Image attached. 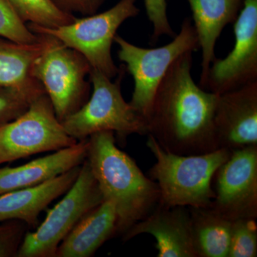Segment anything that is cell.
Listing matches in <instances>:
<instances>
[{"mask_svg": "<svg viewBox=\"0 0 257 257\" xmlns=\"http://www.w3.org/2000/svg\"><path fill=\"white\" fill-rule=\"evenodd\" d=\"M193 53L186 52L170 66L147 119L148 135L166 151L179 155H202L220 149L214 121L219 94L194 82Z\"/></svg>", "mask_w": 257, "mask_h": 257, "instance_id": "1", "label": "cell"}, {"mask_svg": "<svg viewBox=\"0 0 257 257\" xmlns=\"http://www.w3.org/2000/svg\"><path fill=\"white\" fill-rule=\"evenodd\" d=\"M87 160L104 200L114 204L116 233L124 234L160 203V189L136 162L116 145L114 133L102 131L87 138Z\"/></svg>", "mask_w": 257, "mask_h": 257, "instance_id": "2", "label": "cell"}, {"mask_svg": "<svg viewBox=\"0 0 257 257\" xmlns=\"http://www.w3.org/2000/svg\"><path fill=\"white\" fill-rule=\"evenodd\" d=\"M147 146L156 162L149 177L160 189V205L167 207H211L215 194L213 179L231 152L221 148L209 153L179 155L166 151L148 135Z\"/></svg>", "mask_w": 257, "mask_h": 257, "instance_id": "3", "label": "cell"}, {"mask_svg": "<svg viewBox=\"0 0 257 257\" xmlns=\"http://www.w3.org/2000/svg\"><path fill=\"white\" fill-rule=\"evenodd\" d=\"M125 72L122 64L116 81L111 82L104 74L91 69L89 77L93 87L92 96L78 110L62 121L69 136L78 142L99 132L111 131L123 141L133 134L148 135L146 119L121 94Z\"/></svg>", "mask_w": 257, "mask_h": 257, "instance_id": "4", "label": "cell"}, {"mask_svg": "<svg viewBox=\"0 0 257 257\" xmlns=\"http://www.w3.org/2000/svg\"><path fill=\"white\" fill-rule=\"evenodd\" d=\"M137 1L120 0L105 12L75 18L72 23L57 28H44L30 24L28 26L36 35L55 37L77 51L87 60L91 68L113 79L118 75L119 68L113 60L111 46L119 27L140 13Z\"/></svg>", "mask_w": 257, "mask_h": 257, "instance_id": "5", "label": "cell"}, {"mask_svg": "<svg viewBox=\"0 0 257 257\" xmlns=\"http://www.w3.org/2000/svg\"><path fill=\"white\" fill-rule=\"evenodd\" d=\"M114 42L119 49L118 57L133 76L135 88L130 104L147 119L157 89L170 66L181 55L199 49L197 33L192 20L185 18L180 32L165 46L147 49L136 46L116 35Z\"/></svg>", "mask_w": 257, "mask_h": 257, "instance_id": "6", "label": "cell"}, {"mask_svg": "<svg viewBox=\"0 0 257 257\" xmlns=\"http://www.w3.org/2000/svg\"><path fill=\"white\" fill-rule=\"evenodd\" d=\"M47 37L44 50L32 66V74L45 89L61 122L85 104L91 67L77 51L55 37Z\"/></svg>", "mask_w": 257, "mask_h": 257, "instance_id": "7", "label": "cell"}, {"mask_svg": "<svg viewBox=\"0 0 257 257\" xmlns=\"http://www.w3.org/2000/svg\"><path fill=\"white\" fill-rule=\"evenodd\" d=\"M65 194L58 204L47 211L46 218L36 231L25 234L17 256H56L58 246L72 228L104 201L87 160Z\"/></svg>", "mask_w": 257, "mask_h": 257, "instance_id": "8", "label": "cell"}, {"mask_svg": "<svg viewBox=\"0 0 257 257\" xmlns=\"http://www.w3.org/2000/svg\"><path fill=\"white\" fill-rule=\"evenodd\" d=\"M77 143L65 131L44 93L25 114L0 126V165L42 152L58 151Z\"/></svg>", "mask_w": 257, "mask_h": 257, "instance_id": "9", "label": "cell"}, {"mask_svg": "<svg viewBox=\"0 0 257 257\" xmlns=\"http://www.w3.org/2000/svg\"><path fill=\"white\" fill-rule=\"evenodd\" d=\"M234 32V48L213 61L204 89L219 95L257 82V0H243Z\"/></svg>", "mask_w": 257, "mask_h": 257, "instance_id": "10", "label": "cell"}, {"mask_svg": "<svg viewBox=\"0 0 257 257\" xmlns=\"http://www.w3.org/2000/svg\"><path fill=\"white\" fill-rule=\"evenodd\" d=\"M211 207L231 221L257 217V146L234 150L213 179Z\"/></svg>", "mask_w": 257, "mask_h": 257, "instance_id": "11", "label": "cell"}, {"mask_svg": "<svg viewBox=\"0 0 257 257\" xmlns=\"http://www.w3.org/2000/svg\"><path fill=\"white\" fill-rule=\"evenodd\" d=\"M214 121L219 148L257 146V82L219 94Z\"/></svg>", "mask_w": 257, "mask_h": 257, "instance_id": "12", "label": "cell"}, {"mask_svg": "<svg viewBox=\"0 0 257 257\" xmlns=\"http://www.w3.org/2000/svg\"><path fill=\"white\" fill-rule=\"evenodd\" d=\"M156 239L158 257H197L193 243L189 208L157 207L123 234L124 241L140 234Z\"/></svg>", "mask_w": 257, "mask_h": 257, "instance_id": "13", "label": "cell"}, {"mask_svg": "<svg viewBox=\"0 0 257 257\" xmlns=\"http://www.w3.org/2000/svg\"><path fill=\"white\" fill-rule=\"evenodd\" d=\"M81 165L38 185L1 194L0 223L19 220L35 226L40 213L70 189L78 177Z\"/></svg>", "mask_w": 257, "mask_h": 257, "instance_id": "14", "label": "cell"}, {"mask_svg": "<svg viewBox=\"0 0 257 257\" xmlns=\"http://www.w3.org/2000/svg\"><path fill=\"white\" fill-rule=\"evenodd\" d=\"M88 141L77 142L72 146L52 155L34 160L17 167L0 168V195L43 183L82 165L87 159Z\"/></svg>", "mask_w": 257, "mask_h": 257, "instance_id": "15", "label": "cell"}, {"mask_svg": "<svg viewBox=\"0 0 257 257\" xmlns=\"http://www.w3.org/2000/svg\"><path fill=\"white\" fill-rule=\"evenodd\" d=\"M199 48L202 50V72L199 86L204 89L209 68L216 58L217 39L225 27L237 18L243 0H188Z\"/></svg>", "mask_w": 257, "mask_h": 257, "instance_id": "16", "label": "cell"}, {"mask_svg": "<svg viewBox=\"0 0 257 257\" xmlns=\"http://www.w3.org/2000/svg\"><path fill=\"white\" fill-rule=\"evenodd\" d=\"M117 215L112 203L104 200L83 216L57 248L56 256H92L106 240L116 233Z\"/></svg>", "mask_w": 257, "mask_h": 257, "instance_id": "17", "label": "cell"}, {"mask_svg": "<svg viewBox=\"0 0 257 257\" xmlns=\"http://www.w3.org/2000/svg\"><path fill=\"white\" fill-rule=\"evenodd\" d=\"M197 257H227L232 221L211 207L189 208Z\"/></svg>", "mask_w": 257, "mask_h": 257, "instance_id": "18", "label": "cell"}, {"mask_svg": "<svg viewBox=\"0 0 257 257\" xmlns=\"http://www.w3.org/2000/svg\"><path fill=\"white\" fill-rule=\"evenodd\" d=\"M40 36L34 44L17 43L0 37V86L23 87L38 82L32 77V66L47 42V36Z\"/></svg>", "mask_w": 257, "mask_h": 257, "instance_id": "19", "label": "cell"}, {"mask_svg": "<svg viewBox=\"0 0 257 257\" xmlns=\"http://www.w3.org/2000/svg\"><path fill=\"white\" fill-rule=\"evenodd\" d=\"M25 23L54 29L75 20L73 15L60 9L52 0H8Z\"/></svg>", "mask_w": 257, "mask_h": 257, "instance_id": "20", "label": "cell"}, {"mask_svg": "<svg viewBox=\"0 0 257 257\" xmlns=\"http://www.w3.org/2000/svg\"><path fill=\"white\" fill-rule=\"evenodd\" d=\"M44 93L39 82L23 87L0 86V126L25 114L33 101Z\"/></svg>", "mask_w": 257, "mask_h": 257, "instance_id": "21", "label": "cell"}, {"mask_svg": "<svg viewBox=\"0 0 257 257\" xmlns=\"http://www.w3.org/2000/svg\"><path fill=\"white\" fill-rule=\"evenodd\" d=\"M256 256V219H239L232 221L227 257Z\"/></svg>", "mask_w": 257, "mask_h": 257, "instance_id": "22", "label": "cell"}, {"mask_svg": "<svg viewBox=\"0 0 257 257\" xmlns=\"http://www.w3.org/2000/svg\"><path fill=\"white\" fill-rule=\"evenodd\" d=\"M0 37L20 44H34L40 40V35L29 29L8 0H0Z\"/></svg>", "mask_w": 257, "mask_h": 257, "instance_id": "23", "label": "cell"}, {"mask_svg": "<svg viewBox=\"0 0 257 257\" xmlns=\"http://www.w3.org/2000/svg\"><path fill=\"white\" fill-rule=\"evenodd\" d=\"M145 10L149 20L153 25L151 44H155L160 37L174 38L177 34L172 30L167 12V0H145Z\"/></svg>", "mask_w": 257, "mask_h": 257, "instance_id": "24", "label": "cell"}, {"mask_svg": "<svg viewBox=\"0 0 257 257\" xmlns=\"http://www.w3.org/2000/svg\"><path fill=\"white\" fill-rule=\"evenodd\" d=\"M24 224L19 220L0 223V257L17 256L25 235Z\"/></svg>", "mask_w": 257, "mask_h": 257, "instance_id": "25", "label": "cell"}, {"mask_svg": "<svg viewBox=\"0 0 257 257\" xmlns=\"http://www.w3.org/2000/svg\"><path fill=\"white\" fill-rule=\"evenodd\" d=\"M106 0H52L60 9L72 14L80 13L83 15L95 14Z\"/></svg>", "mask_w": 257, "mask_h": 257, "instance_id": "26", "label": "cell"}]
</instances>
